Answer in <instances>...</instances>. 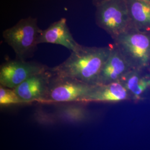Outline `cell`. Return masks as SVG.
I'll return each mask as SVG.
<instances>
[{
	"instance_id": "obj_1",
	"label": "cell",
	"mask_w": 150,
	"mask_h": 150,
	"mask_svg": "<svg viewBox=\"0 0 150 150\" xmlns=\"http://www.w3.org/2000/svg\"><path fill=\"white\" fill-rule=\"evenodd\" d=\"M111 46L87 47L81 45L61 64L50 68L53 75L74 79L96 85L97 77L107 58Z\"/></svg>"
},
{
	"instance_id": "obj_2",
	"label": "cell",
	"mask_w": 150,
	"mask_h": 150,
	"mask_svg": "<svg viewBox=\"0 0 150 150\" xmlns=\"http://www.w3.org/2000/svg\"><path fill=\"white\" fill-rule=\"evenodd\" d=\"M41 31L38 26V19L30 16L22 18L12 27L6 29L2 36L13 50L16 59L26 61L33 55L39 45Z\"/></svg>"
},
{
	"instance_id": "obj_3",
	"label": "cell",
	"mask_w": 150,
	"mask_h": 150,
	"mask_svg": "<svg viewBox=\"0 0 150 150\" xmlns=\"http://www.w3.org/2000/svg\"><path fill=\"white\" fill-rule=\"evenodd\" d=\"M132 69L145 70L150 64V33L134 27L121 34L114 40Z\"/></svg>"
},
{
	"instance_id": "obj_4",
	"label": "cell",
	"mask_w": 150,
	"mask_h": 150,
	"mask_svg": "<svg viewBox=\"0 0 150 150\" xmlns=\"http://www.w3.org/2000/svg\"><path fill=\"white\" fill-rule=\"evenodd\" d=\"M95 7L97 25L113 40L132 27L127 0H106Z\"/></svg>"
},
{
	"instance_id": "obj_5",
	"label": "cell",
	"mask_w": 150,
	"mask_h": 150,
	"mask_svg": "<svg viewBox=\"0 0 150 150\" xmlns=\"http://www.w3.org/2000/svg\"><path fill=\"white\" fill-rule=\"evenodd\" d=\"M95 85L69 77L53 75L48 92L42 103H80Z\"/></svg>"
},
{
	"instance_id": "obj_6",
	"label": "cell",
	"mask_w": 150,
	"mask_h": 150,
	"mask_svg": "<svg viewBox=\"0 0 150 150\" xmlns=\"http://www.w3.org/2000/svg\"><path fill=\"white\" fill-rule=\"evenodd\" d=\"M47 66L33 61L17 59L7 61L0 67L1 85L15 88L33 75L48 70Z\"/></svg>"
},
{
	"instance_id": "obj_7",
	"label": "cell",
	"mask_w": 150,
	"mask_h": 150,
	"mask_svg": "<svg viewBox=\"0 0 150 150\" xmlns=\"http://www.w3.org/2000/svg\"><path fill=\"white\" fill-rule=\"evenodd\" d=\"M49 69L33 75L14 88L18 96L26 104L33 102L42 103L43 102L53 76Z\"/></svg>"
},
{
	"instance_id": "obj_8",
	"label": "cell",
	"mask_w": 150,
	"mask_h": 150,
	"mask_svg": "<svg viewBox=\"0 0 150 150\" xmlns=\"http://www.w3.org/2000/svg\"><path fill=\"white\" fill-rule=\"evenodd\" d=\"M131 69L123 54L113 44L109 56L97 77L96 85H105L120 81Z\"/></svg>"
},
{
	"instance_id": "obj_9",
	"label": "cell",
	"mask_w": 150,
	"mask_h": 150,
	"mask_svg": "<svg viewBox=\"0 0 150 150\" xmlns=\"http://www.w3.org/2000/svg\"><path fill=\"white\" fill-rule=\"evenodd\" d=\"M38 42V44L46 43L59 45L71 51L76 50L81 45L75 41L65 18L54 22L48 28L42 30Z\"/></svg>"
},
{
	"instance_id": "obj_10",
	"label": "cell",
	"mask_w": 150,
	"mask_h": 150,
	"mask_svg": "<svg viewBox=\"0 0 150 150\" xmlns=\"http://www.w3.org/2000/svg\"><path fill=\"white\" fill-rule=\"evenodd\" d=\"M127 100H131L129 91L120 81H117L105 85H95L80 103H116Z\"/></svg>"
},
{
	"instance_id": "obj_11",
	"label": "cell",
	"mask_w": 150,
	"mask_h": 150,
	"mask_svg": "<svg viewBox=\"0 0 150 150\" xmlns=\"http://www.w3.org/2000/svg\"><path fill=\"white\" fill-rule=\"evenodd\" d=\"M144 71L131 69L120 80L129 91L131 101L135 102L143 100L146 92L150 89V74H145Z\"/></svg>"
},
{
	"instance_id": "obj_12",
	"label": "cell",
	"mask_w": 150,
	"mask_h": 150,
	"mask_svg": "<svg viewBox=\"0 0 150 150\" xmlns=\"http://www.w3.org/2000/svg\"><path fill=\"white\" fill-rule=\"evenodd\" d=\"M132 27L150 33V0H127Z\"/></svg>"
},
{
	"instance_id": "obj_13",
	"label": "cell",
	"mask_w": 150,
	"mask_h": 150,
	"mask_svg": "<svg viewBox=\"0 0 150 150\" xmlns=\"http://www.w3.org/2000/svg\"><path fill=\"white\" fill-rule=\"evenodd\" d=\"M54 114L58 122L79 123L91 120V113L86 107L78 103L59 106Z\"/></svg>"
},
{
	"instance_id": "obj_14",
	"label": "cell",
	"mask_w": 150,
	"mask_h": 150,
	"mask_svg": "<svg viewBox=\"0 0 150 150\" xmlns=\"http://www.w3.org/2000/svg\"><path fill=\"white\" fill-rule=\"evenodd\" d=\"M21 104L26 103L18 96L14 89L1 85L0 105L1 106Z\"/></svg>"
},
{
	"instance_id": "obj_15",
	"label": "cell",
	"mask_w": 150,
	"mask_h": 150,
	"mask_svg": "<svg viewBox=\"0 0 150 150\" xmlns=\"http://www.w3.org/2000/svg\"><path fill=\"white\" fill-rule=\"evenodd\" d=\"M34 120L42 125H53L58 121L54 113L47 112L41 110H38L33 115Z\"/></svg>"
},
{
	"instance_id": "obj_16",
	"label": "cell",
	"mask_w": 150,
	"mask_h": 150,
	"mask_svg": "<svg viewBox=\"0 0 150 150\" xmlns=\"http://www.w3.org/2000/svg\"><path fill=\"white\" fill-rule=\"evenodd\" d=\"M106 0H92V4L95 6H96L98 4H100V3H101L103 1H105Z\"/></svg>"
},
{
	"instance_id": "obj_17",
	"label": "cell",
	"mask_w": 150,
	"mask_h": 150,
	"mask_svg": "<svg viewBox=\"0 0 150 150\" xmlns=\"http://www.w3.org/2000/svg\"><path fill=\"white\" fill-rule=\"evenodd\" d=\"M147 69H148V70H149V73H150V67H148Z\"/></svg>"
}]
</instances>
